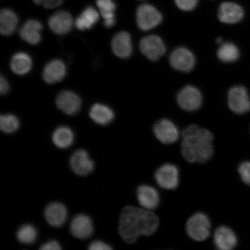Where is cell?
I'll use <instances>...</instances> for the list:
<instances>
[{
    "label": "cell",
    "mask_w": 250,
    "mask_h": 250,
    "mask_svg": "<svg viewBox=\"0 0 250 250\" xmlns=\"http://www.w3.org/2000/svg\"><path fill=\"white\" fill-rule=\"evenodd\" d=\"M70 162L72 170L78 176H87L93 170V162L85 150L79 149L74 152Z\"/></svg>",
    "instance_id": "7c38bea8"
},
{
    "label": "cell",
    "mask_w": 250,
    "mask_h": 250,
    "mask_svg": "<svg viewBox=\"0 0 250 250\" xmlns=\"http://www.w3.org/2000/svg\"><path fill=\"white\" fill-rule=\"evenodd\" d=\"M52 142L57 147L65 149L73 145L74 137L73 131L67 126H60L53 133Z\"/></svg>",
    "instance_id": "484cf974"
},
{
    "label": "cell",
    "mask_w": 250,
    "mask_h": 250,
    "mask_svg": "<svg viewBox=\"0 0 250 250\" xmlns=\"http://www.w3.org/2000/svg\"><path fill=\"white\" fill-rule=\"evenodd\" d=\"M137 198L142 208L148 210H154L160 203V196L155 188L143 185L137 190Z\"/></svg>",
    "instance_id": "5bb4252c"
},
{
    "label": "cell",
    "mask_w": 250,
    "mask_h": 250,
    "mask_svg": "<svg viewBox=\"0 0 250 250\" xmlns=\"http://www.w3.org/2000/svg\"><path fill=\"white\" fill-rule=\"evenodd\" d=\"M9 89V86L8 81L1 76V79H0V93L2 95H4L8 92Z\"/></svg>",
    "instance_id": "d590c367"
},
{
    "label": "cell",
    "mask_w": 250,
    "mask_h": 250,
    "mask_svg": "<svg viewBox=\"0 0 250 250\" xmlns=\"http://www.w3.org/2000/svg\"><path fill=\"white\" fill-rule=\"evenodd\" d=\"M186 231L190 238L195 241H204L210 235V219L203 212H197L187 221Z\"/></svg>",
    "instance_id": "3957f363"
},
{
    "label": "cell",
    "mask_w": 250,
    "mask_h": 250,
    "mask_svg": "<svg viewBox=\"0 0 250 250\" xmlns=\"http://www.w3.org/2000/svg\"><path fill=\"white\" fill-rule=\"evenodd\" d=\"M18 17L11 9H2L0 13V31L2 35H11L17 29Z\"/></svg>",
    "instance_id": "7402d4cb"
},
{
    "label": "cell",
    "mask_w": 250,
    "mask_h": 250,
    "mask_svg": "<svg viewBox=\"0 0 250 250\" xmlns=\"http://www.w3.org/2000/svg\"><path fill=\"white\" fill-rule=\"evenodd\" d=\"M218 18L221 22L234 24L239 22L244 17L243 8L236 3L225 2L219 8Z\"/></svg>",
    "instance_id": "e0dca14e"
},
{
    "label": "cell",
    "mask_w": 250,
    "mask_h": 250,
    "mask_svg": "<svg viewBox=\"0 0 250 250\" xmlns=\"http://www.w3.org/2000/svg\"><path fill=\"white\" fill-rule=\"evenodd\" d=\"M96 4L104 18V26L107 28L113 26L115 23V11L116 9V5L114 1L112 0H97Z\"/></svg>",
    "instance_id": "4316f807"
},
{
    "label": "cell",
    "mask_w": 250,
    "mask_h": 250,
    "mask_svg": "<svg viewBox=\"0 0 250 250\" xmlns=\"http://www.w3.org/2000/svg\"><path fill=\"white\" fill-rule=\"evenodd\" d=\"M239 55V51L237 47L234 43L229 42L223 43L217 52L219 59L226 62L237 61Z\"/></svg>",
    "instance_id": "83f0119b"
},
{
    "label": "cell",
    "mask_w": 250,
    "mask_h": 250,
    "mask_svg": "<svg viewBox=\"0 0 250 250\" xmlns=\"http://www.w3.org/2000/svg\"><path fill=\"white\" fill-rule=\"evenodd\" d=\"M222 42H223V40H222L221 38H218L217 39V43H220Z\"/></svg>",
    "instance_id": "8d00e7d4"
},
{
    "label": "cell",
    "mask_w": 250,
    "mask_h": 250,
    "mask_svg": "<svg viewBox=\"0 0 250 250\" xmlns=\"http://www.w3.org/2000/svg\"><path fill=\"white\" fill-rule=\"evenodd\" d=\"M112 49L118 57L122 59L129 58L132 52L130 34L125 31L117 34L112 40Z\"/></svg>",
    "instance_id": "ffe728a7"
},
{
    "label": "cell",
    "mask_w": 250,
    "mask_h": 250,
    "mask_svg": "<svg viewBox=\"0 0 250 250\" xmlns=\"http://www.w3.org/2000/svg\"><path fill=\"white\" fill-rule=\"evenodd\" d=\"M170 62L174 69L188 73L194 68L195 58L189 50L184 47H180L171 53Z\"/></svg>",
    "instance_id": "30bf717a"
},
{
    "label": "cell",
    "mask_w": 250,
    "mask_h": 250,
    "mask_svg": "<svg viewBox=\"0 0 250 250\" xmlns=\"http://www.w3.org/2000/svg\"><path fill=\"white\" fill-rule=\"evenodd\" d=\"M238 171L243 182L250 186V161L244 162L240 164Z\"/></svg>",
    "instance_id": "4dcf8cb0"
},
{
    "label": "cell",
    "mask_w": 250,
    "mask_h": 250,
    "mask_svg": "<svg viewBox=\"0 0 250 250\" xmlns=\"http://www.w3.org/2000/svg\"><path fill=\"white\" fill-rule=\"evenodd\" d=\"M20 127V121L14 115H2L0 118V129L5 133L15 132Z\"/></svg>",
    "instance_id": "f546056e"
},
{
    "label": "cell",
    "mask_w": 250,
    "mask_h": 250,
    "mask_svg": "<svg viewBox=\"0 0 250 250\" xmlns=\"http://www.w3.org/2000/svg\"><path fill=\"white\" fill-rule=\"evenodd\" d=\"M17 236L21 243L30 245L35 242L37 238V230L32 225L25 224L18 229Z\"/></svg>",
    "instance_id": "f1b7e54d"
},
{
    "label": "cell",
    "mask_w": 250,
    "mask_h": 250,
    "mask_svg": "<svg viewBox=\"0 0 250 250\" xmlns=\"http://www.w3.org/2000/svg\"><path fill=\"white\" fill-rule=\"evenodd\" d=\"M44 214L46 221L54 227H62L67 218L66 208L59 202H53L47 206Z\"/></svg>",
    "instance_id": "ac0fdd59"
},
{
    "label": "cell",
    "mask_w": 250,
    "mask_h": 250,
    "mask_svg": "<svg viewBox=\"0 0 250 250\" xmlns=\"http://www.w3.org/2000/svg\"><path fill=\"white\" fill-rule=\"evenodd\" d=\"M177 99L180 107L188 111L196 110L201 107L202 103L201 92L191 85H188L181 89Z\"/></svg>",
    "instance_id": "52a82bcc"
},
{
    "label": "cell",
    "mask_w": 250,
    "mask_h": 250,
    "mask_svg": "<svg viewBox=\"0 0 250 250\" xmlns=\"http://www.w3.org/2000/svg\"><path fill=\"white\" fill-rule=\"evenodd\" d=\"M236 234L230 228L220 226L217 228L214 234V243L217 249L221 250H231L237 245Z\"/></svg>",
    "instance_id": "2e32d148"
},
{
    "label": "cell",
    "mask_w": 250,
    "mask_h": 250,
    "mask_svg": "<svg viewBox=\"0 0 250 250\" xmlns=\"http://www.w3.org/2000/svg\"><path fill=\"white\" fill-rule=\"evenodd\" d=\"M154 132L159 142L165 145L176 142L180 136L176 125L167 119H162L156 122L154 126Z\"/></svg>",
    "instance_id": "9c48e42d"
},
{
    "label": "cell",
    "mask_w": 250,
    "mask_h": 250,
    "mask_svg": "<svg viewBox=\"0 0 250 250\" xmlns=\"http://www.w3.org/2000/svg\"><path fill=\"white\" fill-rule=\"evenodd\" d=\"M228 104L236 114H245L250 109V100L245 87L242 86L232 87L228 93Z\"/></svg>",
    "instance_id": "8992f818"
},
{
    "label": "cell",
    "mask_w": 250,
    "mask_h": 250,
    "mask_svg": "<svg viewBox=\"0 0 250 250\" xmlns=\"http://www.w3.org/2000/svg\"><path fill=\"white\" fill-rule=\"evenodd\" d=\"M36 4L42 5L46 9L55 8L61 5L64 0H33Z\"/></svg>",
    "instance_id": "d6a6232c"
},
{
    "label": "cell",
    "mask_w": 250,
    "mask_h": 250,
    "mask_svg": "<svg viewBox=\"0 0 250 250\" xmlns=\"http://www.w3.org/2000/svg\"><path fill=\"white\" fill-rule=\"evenodd\" d=\"M140 48L142 54L152 61L158 60L166 52L163 41L156 35L144 37L140 41Z\"/></svg>",
    "instance_id": "ba28073f"
},
{
    "label": "cell",
    "mask_w": 250,
    "mask_h": 250,
    "mask_svg": "<svg viewBox=\"0 0 250 250\" xmlns=\"http://www.w3.org/2000/svg\"><path fill=\"white\" fill-rule=\"evenodd\" d=\"M32 68V60L25 52H18L13 56L11 62V68L14 73L20 76L29 73Z\"/></svg>",
    "instance_id": "cb8c5ba5"
},
{
    "label": "cell",
    "mask_w": 250,
    "mask_h": 250,
    "mask_svg": "<svg viewBox=\"0 0 250 250\" xmlns=\"http://www.w3.org/2000/svg\"><path fill=\"white\" fill-rule=\"evenodd\" d=\"M178 7L184 11H190L198 5L199 0H174Z\"/></svg>",
    "instance_id": "1f68e13d"
},
{
    "label": "cell",
    "mask_w": 250,
    "mask_h": 250,
    "mask_svg": "<svg viewBox=\"0 0 250 250\" xmlns=\"http://www.w3.org/2000/svg\"><path fill=\"white\" fill-rule=\"evenodd\" d=\"M66 74V67L64 62L55 59L46 64L42 73V77L45 83L54 84L60 82Z\"/></svg>",
    "instance_id": "d6986e66"
},
{
    "label": "cell",
    "mask_w": 250,
    "mask_h": 250,
    "mask_svg": "<svg viewBox=\"0 0 250 250\" xmlns=\"http://www.w3.org/2000/svg\"><path fill=\"white\" fill-rule=\"evenodd\" d=\"M181 153L190 163H205L213 155V135L208 129L192 125L183 131Z\"/></svg>",
    "instance_id": "7a4b0ae2"
},
{
    "label": "cell",
    "mask_w": 250,
    "mask_h": 250,
    "mask_svg": "<svg viewBox=\"0 0 250 250\" xmlns=\"http://www.w3.org/2000/svg\"><path fill=\"white\" fill-rule=\"evenodd\" d=\"M158 185L164 189L172 190L179 186L180 173L176 166L166 164L159 167L155 173Z\"/></svg>",
    "instance_id": "5b68a950"
},
{
    "label": "cell",
    "mask_w": 250,
    "mask_h": 250,
    "mask_svg": "<svg viewBox=\"0 0 250 250\" xmlns=\"http://www.w3.org/2000/svg\"><path fill=\"white\" fill-rule=\"evenodd\" d=\"M71 233L75 237L86 239L93 233L92 219L88 215L80 214L75 216L70 224Z\"/></svg>",
    "instance_id": "4fadbf2b"
},
{
    "label": "cell",
    "mask_w": 250,
    "mask_h": 250,
    "mask_svg": "<svg viewBox=\"0 0 250 250\" xmlns=\"http://www.w3.org/2000/svg\"><path fill=\"white\" fill-rule=\"evenodd\" d=\"M159 224V218L152 211L127 206L121 211L118 232L124 241L132 244L141 236L154 233Z\"/></svg>",
    "instance_id": "6da1fadb"
},
{
    "label": "cell",
    "mask_w": 250,
    "mask_h": 250,
    "mask_svg": "<svg viewBox=\"0 0 250 250\" xmlns=\"http://www.w3.org/2000/svg\"><path fill=\"white\" fill-rule=\"evenodd\" d=\"M74 24L73 19L69 12L59 11L53 14L48 20L50 29L58 35L69 33Z\"/></svg>",
    "instance_id": "8fae6325"
},
{
    "label": "cell",
    "mask_w": 250,
    "mask_h": 250,
    "mask_svg": "<svg viewBox=\"0 0 250 250\" xmlns=\"http://www.w3.org/2000/svg\"><path fill=\"white\" fill-rule=\"evenodd\" d=\"M42 250H61V246L56 240H50V241L46 242L43 245H42L40 248Z\"/></svg>",
    "instance_id": "e575fe53"
},
{
    "label": "cell",
    "mask_w": 250,
    "mask_h": 250,
    "mask_svg": "<svg viewBox=\"0 0 250 250\" xmlns=\"http://www.w3.org/2000/svg\"><path fill=\"white\" fill-rule=\"evenodd\" d=\"M136 21L141 30L148 31L154 29L161 23L162 16L154 6L144 4L137 9Z\"/></svg>",
    "instance_id": "277c9868"
},
{
    "label": "cell",
    "mask_w": 250,
    "mask_h": 250,
    "mask_svg": "<svg viewBox=\"0 0 250 250\" xmlns=\"http://www.w3.org/2000/svg\"><path fill=\"white\" fill-rule=\"evenodd\" d=\"M89 116L96 124L107 125L113 121L114 113L108 106L97 103L90 108Z\"/></svg>",
    "instance_id": "603a6c76"
},
{
    "label": "cell",
    "mask_w": 250,
    "mask_h": 250,
    "mask_svg": "<svg viewBox=\"0 0 250 250\" xmlns=\"http://www.w3.org/2000/svg\"><path fill=\"white\" fill-rule=\"evenodd\" d=\"M88 249L90 250H111L112 248L108 244L101 241L95 240L90 244Z\"/></svg>",
    "instance_id": "836d02e7"
},
{
    "label": "cell",
    "mask_w": 250,
    "mask_h": 250,
    "mask_svg": "<svg viewBox=\"0 0 250 250\" xmlns=\"http://www.w3.org/2000/svg\"><path fill=\"white\" fill-rule=\"evenodd\" d=\"M56 104L65 114L73 115L77 113L81 107V100L77 94L64 90L59 94Z\"/></svg>",
    "instance_id": "9a60e30c"
},
{
    "label": "cell",
    "mask_w": 250,
    "mask_h": 250,
    "mask_svg": "<svg viewBox=\"0 0 250 250\" xmlns=\"http://www.w3.org/2000/svg\"><path fill=\"white\" fill-rule=\"evenodd\" d=\"M42 25L39 21L29 20L26 21L20 30V36L25 42L31 45H37L42 40L41 32Z\"/></svg>",
    "instance_id": "44dd1931"
},
{
    "label": "cell",
    "mask_w": 250,
    "mask_h": 250,
    "mask_svg": "<svg viewBox=\"0 0 250 250\" xmlns=\"http://www.w3.org/2000/svg\"><path fill=\"white\" fill-rule=\"evenodd\" d=\"M99 20V14L96 9L88 7L84 9L82 13L78 17L75 25L78 30L83 31L91 29Z\"/></svg>",
    "instance_id": "d4e9b609"
}]
</instances>
